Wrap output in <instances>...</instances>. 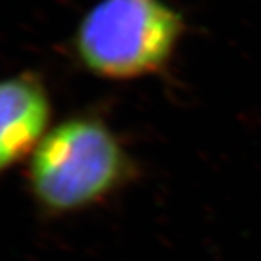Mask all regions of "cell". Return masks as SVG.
<instances>
[{
    "mask_svg": "<svg viewBox=\"0 0 261 261\" xmlns=\"http://www.w3.org/2000/svg\"><path fill=\"white\" fill-rule=\"evenodd\" d=\"M134 175L121 140L95 115H74L52 126L27 161L29 194L49 217L96 206Z\"/></svg>",
    "mask_w": 261,
    "mask_h": 261,
    "instance_id": "obj_1",
    "label": "cell"
},
{
    "mask_svg": "<svg viewBox=\"0 0 261 261\" xmlns=\"http://www.w3.org/2000/svg\"><path fill=\"white\" fill-rule=\"evenodd\" d=\"M182 29L181 16L164 0H99L81 19L72 47L88 72L133 81L169 63Z\"/></svg>",
    "mask_w": 261,
    "mask_h": 261,
    "instance_id": "obj_2",
    "label": "cell"
},
{
    "mask_svg": "<svg viewBox=\"0 0 261 261\" xmlns=\"http://www.w3.org/2000/svg\"><path fill=\"white\" fill-rule=\"evenodd\" d=\"M50 115L41 76L24 71L0 79V176L30 159L50 129Z\"/></svg>",
    "mask_w": 261,
    "mask_h": 261,
    "instance_id": "obj_3",
    "label": "cell"
}]
</instances>
